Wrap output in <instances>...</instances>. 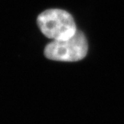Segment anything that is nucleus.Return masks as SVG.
Segmentation results:
<instances>
[{"label":"nucleus","instance_id":"f03ea898","mask_svg":"<svg viewBox=\"0 0 124 124\" xmlns=\"http://www.w3.org/2000/svg\"><path fill=\"white\" fill-rule=\"evenodd\" d=\"M88 46L84 34L77 31L73 37L64 40H53L46 46V58L58 61H78L87 53Z\"/></svg>","mask_w":124,"mask_h":124},{"label":"nucleus","instance_id":"f257e3e1","mask_svg":"<svg viewBox=\"0 0 124 124\" xmlns=\"http://www.w3.org/2000/svg\"><path fill=\"white\" fill-rule=\"evenodd\" d=\"M38 25L46 37L54 40H64L77 31L71 14L61 9H49L37 18Z\"/></svg>","mask_w":124,"mask_h":124}]
</instances>
